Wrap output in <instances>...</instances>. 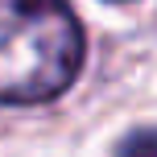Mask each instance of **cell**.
<instances>
[{
	"mask_svg": "<svg viewBox=\"0 0 157 157\" xmlns=\"http://www.w3.org/2000/svg\"><path fill=\"white\" fill-rule=\"evenodd\" d=\"M116 157H157V128H141L120 145Z\"/></svg>",
	"mask_w": 157,
	"mask_h": 157,
	"instance_id": "2",
	"label": "cell"
},
{
	"mask_svg": "<svg viewBox=\"0 0 157 157\" xmlns=\"http://www.w3.org/2000/svg\"><path fill=\"white\" fill-rule=\"evenodd\" d=\"M83 25L66 0H0V103H50L83 71Z\"/></svg>",
	"mask_w": 157,
	"mask_h": 157,
	"instance_id": "1",
	"label": "cell"
}]
</instances>
